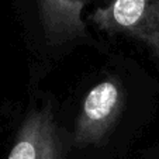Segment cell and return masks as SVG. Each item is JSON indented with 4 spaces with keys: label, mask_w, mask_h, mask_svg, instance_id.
Listing matches in <instances>:
<instances>
[{
    "label": "cell",
    "mask_w": 159,
    "mask_h": 159,
    "mask_svg": "<svg viewBox=\"0 0 159 159\" xmlns=\"http://www.w3.org/2000/svg\"><path fill=\"white\" fill-rule=\"evenodd\" d=\"M7 159H65L62 131L49 106L27 113Z\"/></svg>",
    "instance_id": "cell-3"
},
{
    "label": "cell",
    "mask_w": 159,
    "mask_h": 159,
    "mask_svg": "<svg viewBox=\"0 0 159 159\" xmlns=\"http://www.w3.org/2000/svg\"><path fill=\"white\" fill-rule=\"evenodd\" d=\"M125 87L117 78L99 82L84 96L72 134L73 147L100 145L116 128L125 108Z\"/></svg>",
    "instance_id": "cell-1"
},
{
    "label": "cell",
    "mask_w": 159,
    "mask_h": 159,
    "mask_svg": "<svg viewBox=\"0 0 159 159\" xmlns=\"http://www.w3.org/2000/svg\"><path fill=\"white\" fill-rule=\"evenodd\" d=\"M44 35L51 45H63L87 35L83 0H35Z\"/></svg>",
    "instance_id": "cell-4"
},
{
    "label": "cell",
    "mask_w": 159,
    "mask_h": 159,
    "mask_svg": "<svg viewBox=\"0 0 159 159\" xmlns=\"http://www.w3.org/2000/svg\"><path fill=\"white\" fill-rule=\"evenodd\" d=\"M89 20L108 35L137 39L159 62V0H111Z\"/></svg>",
    "instance_id": "cell-2"
}]
</instances>
